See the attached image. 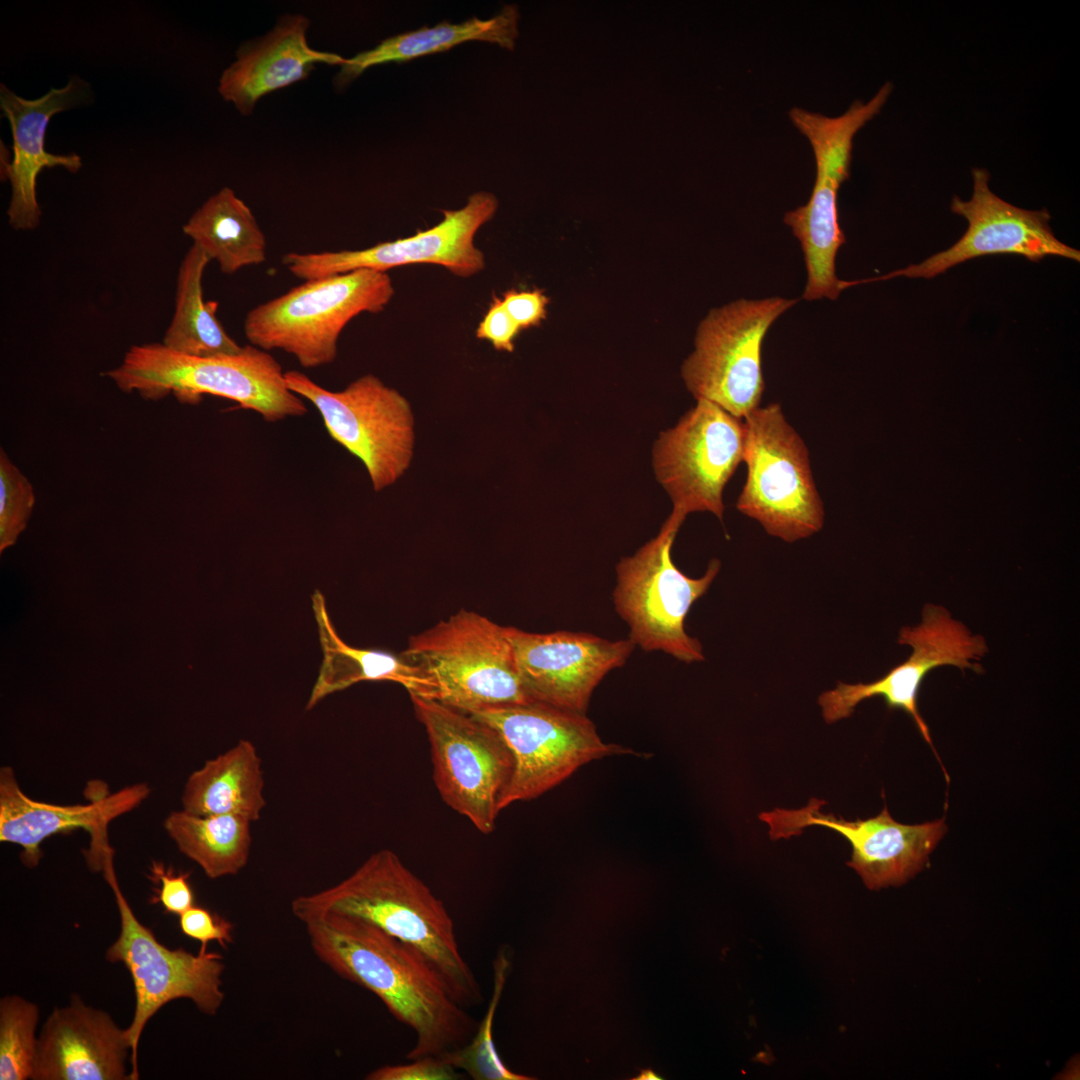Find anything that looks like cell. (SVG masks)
Returning a JSON list of instances; mask_svg holds the SVG:
<instances>
[{
	"label": "cell",
	"mask_w": 1080,
	"mask_h": 1080,
	"mask_svg": "<svg viewBox=\"0 0 1080 1080\" xmlns=\"http://www.w3.org/2000/svg\"><path fill=\"white\" fill-rule=\"evenodd\" d=\"M315 955L340 977L374 993L415 1034L406 1058L442 1056L466 1045L477 1021L416 950L361 919L326 915L305 924Z\"/></svg>",
	"instance_id": "obj_1"
},
{
	"label": "cell",
	"mask_w": 1080,
	"mask_h": 1080,
	"mask_svg": "<svg viewBox=\"0 0 1080 1080\" xmlns=\"http://www.w3.org/2000/svg\"><path fill=\"white\" fill-rule=\"evenodd\" d=\"M291 910L303 924L326 915L368 922L421 954L458 1004L484 1002L445 905L392 850H378L335 885L293 899Z\"/></svg>",
	"instance_id": "obj_2"
},
{
	"label": "cell",
	"mask_w": 1080,
	"mask_h": 1080,
	"mask_svg": "<svg viewBox=\"0 0 1080 1080\" xmlns=\"http://www.w3.org/2000/svg\"><path fill=\"white\" fill-rule=\"evenodd\" d=\"M284 374L269 352L251 344L237 354L198 357L162 343L132 346L122 363L106 373L122 391H136L146 399L158 400L172 392L189 401L210 394L253 410L270 423L307 412Z\"/></svg>",
	"instance_id": "obj_3"
},
{
	"label": "cell",
	"mask_w": 1080,
	"mask_h": 1080,
	"mask_svg": "<svg viewBox=\"0 0 1080 1080\" xmlns=\"http://www.w3.org/2000/svg\"><path fill=\"white\" fill-rule=\"evenodd\" d=\"M395 293L387 272L358 269L304 280L280 296L252 308L244 335L267 352L282 350L304 368L332 363L346 325L361 313L384 310Z\"/></svg>",
	"instance_id": "obj_4"
},
{
	"label": "cell",
	"mask_w": 1080,
	"mask_h": 1080,
	"mask_svg": "<svg viewBox=\"0 0 1080 1080\" xmlns=\"http://www.w3.org/2000/svg\"><path fill=\"white\" fill-rule=\"evenodd\" d=\"M401 656L433 687V699L471 713L533 701L518 675L507 627L461 609L410 638Z\"/></svg>",
	"instance_id": "obj_5"
},
{
	"label": "cell",
	"mask_w": 1080,
	"mask_h": 1080,
	"mask_svg": "<svg viewBox=\"0 0 1080 1080\" xmlns=\"http://www.w3.org/2000/svg\"><path fill=\"white\" fill-rule=\"evenodd\" d=\"M684 520L672 511L654 538L618 562L613 603L635 646L692 663L703 661L704 654L699 640L686 632L685 619L711 586L721 563L712 559L699 578L677 568L671 548Z\"/></svg>",
	"instance_id": "obj_6"
},
{
	"label": "cell",
	"mask_w": 1080,
	"mask_h": 1080,
	"mask_svg": "<svg viewBox=\"0 0 1080 1080\" xmlns=\"http://www.w3.org/2000/svg\"><path fill=\"white\" fill-rule=\"evenodd\" d=\"M747 476L736 507L765 531L792 543L824 523V507L803 439L778 403L758 407L744 419Z\"/></svg>",
	"instance_id": "obj_7"
},
{
	"label": "cell",
	"mask_w": 1080,
	"mask_h": 1080,
	"mask_svg": "<svg viewBox=\"0 0 1080 1080\" xmlns=\"http://www.w3.org/2000/svg\"><path fill=\"white\" fill-rule=\"evenodd\" d=\"M113 854L105 856L101 871L115 896L120 933L105 956L111 963H123L132 978L136 1001L126 1032L131 1047L130 1080H137L138 1044L151 1017L162 1006L181 998L191 1000L202 1013L214 1015L224 1000L222 974L225 965L219 953L199 951L192 954L183 948L170 949L160 943L152 930L137 919L122 894Z\"/></svg>",
	"instance_id": "obj_8"
},
{
	"label": "cell",
	"mask_w": 1080,
	"mask_h": 1080,
	"mask_svg": "<svg viewBox=\"0 0 1080 1080\" xmlns=\"http://www.w3.org/2000/svg\"><path fill=\"white\" fill-rule=\"evenodd\" d=\"M431 749L443 801L483 834L491 833L512 777V753L489 724L439 700L410 695Z\"/></svg>",
	"instance_id": "obj_9"
},
{
	"label": "cell",
	"mask_w": 1080,
	"mask_h": 1080,
	"mask_svg": "<svg viewBox=\"0 0 1080 1080\" xmlns=\"http://www.w3.org/2000/svg\"><path fill=\"white\" fill-rule=\"evenodd\" d=\"M288 388L318 410L330 437L365 466L375 491L394 484L409 468L414 416L408 400L367 374L330 391L296 370L286 371Z\"/></svg>",
	"instance_id": "obj_10"
},
{
	"label": "cell",
	"mask_w": 1080,
	"mask_h": 1080,
	"mask_svg": "<svg viewBox=\"0 0 1080 1080\" xmlns=\"http://www.w3.org/2000/svg\"><path fill=\"white\" fill-rule=\"evenodd\" d=\"M470 714L493 727L513 756V773L501 810L544 794L590 761L637 754L603 742L585 714L543 702L490 707Z\"/></svg>",
	"instance_id": "obj_11"
},
{
	"label": "cell",
	"mask_w": 1080,
	"mask_h": 1080,
	"mask_svg": "<svg viewBox=\"0 0 1080 1080\" xmlns=\"http://www.w3.org/2000/svg\"><path fill=\"white\" fill-rule=\"evenodd\" d=\"M797 302L771 297L713 309L699 324L695 349L681 374L697 399L745 419L760 406L765 383L761 351L774 321Z\"/></svg>",
	"instance_id": "obj_12"
},
{
	"label": "cell",
	"mask_w": 1080,
	"mask_h": 1080,
	"mask_svg": "<svg viewBox=\"0 0 1080 1080\" xmlns=\"http://www.w3.org/2000/svg\"><path fill=\"white\" fill-rule=\"evenodd\" d=\"M744 449V420L697 400L653 448L656 478L672 500V511L685 519L693 512H710L722 520L723 491Z\"/></svg>",
	"instance_id": "obj_13"
},
{
	"label": "cell",
	"mask_w": 1080,
	"mask_h": 1080,
	"mask_svg": "<svg viewBox=\"0 0 1080 1080\" xmlns=\"http://www.w3.org/2000/svg\"><path fill=\"white\" fill-rule=\"evenodd\" d=\"M898 642L912 648L907 660L870 683L838 682L836 688L819 696L818 704L824 720L834 723L850 717L863 700L881 697L889 708L906 712L933 748L928 726L918 709L922 682L932 670L941 666L981 673L983 669L978 662L988 647L982 636L973 635L963 623L953 619L948 610L933 604L923 608L920 624L901 629Z\"/></svg>",
	"instance_id": "obj_14"
},
{
	"label": "cell",
	"mask_w": 1080,
	"mask_h": 1080,
	"mask_svg": "<svg viewBox=\"0 0 1080 1080\" xmlns=\"http://www.w3.org/2000/svg\"><path fill=\"white\" fill-rule=\"evenodd\" d=\"M497 208L495 195L477 192L469 196L464 207L445 210L441 222L412 236L361 250L289 252L282 263L302 280L358 269L387 272L411 264L440 265L456 276L470 277L485 267L484 254L474 243L475 235L493 218Z\"/></svg>",
	"instance_id": "obj_15"
},
{
	"label": "cell",
	"mask_w": 1080,
	"mask_h": 1080,
	"mask_svg": "<svg viewBox=\"0 0 1080 1080\" xmlns=\"http://www.w3.org/2000/svg\"><path fill=\"white\" fill-rule=\"evenodd\" d=\"M826 802L812 798L800 809H774L759 814L771 839L800 835L809 826H822L844 836L852 847L847 863L870 890L906 883L927 864L929 855L947 831L945 819L922 824L895 821L885 805L879 815L848 821L823 813Z\"/></svg>",
	"instance_id": "obj_16"
},
{
	"label": "cell",
	"mask_w": 1080,
	"mask_h": 1080,
	"mask_svg": "<svg viewBox=\"0 0 1080 1080\" xmlns=\"http://www.w3.org/2000/svg\"><path fill=\"white\" fill-rule=\"evenodd\" d=\"M973 194L964 201L954 196L951 211L968 222L962 237L945 251L919 264L889 274L862 280V283L904 276L933 278L951 267L985 255L1014 254L1037 262L1046 256H1059L1079 262L1080 252L1056 238L1046 209L1032 211L1014 206L994 194L989 187V172L972 171Z\"/></svg>",
	"instance_id": "obj_17"
},
{
	"label": "cell",
	"mask_w": 1080,
	"mask_h": 1080,
	"mask_svg": "<svg viewBox=\"0 0 1080 1080\" xmlns=\"http://www.w3.org/2000/svg\"><path fill=\"white\" fill-rule=\"evenodd\" d=\"M515 666L533 701L586 713L593 691L635 649L630 639L586 632L531 633L507 627Z\"/></svg>",
	"instance_id": "obj_18"
},
{
	"label": "cell",
	"mask_w": 1080,
	"mask_h": 1080,
	"mask_svg": "<svg viewBox=\"0 0 1080 1080\" xmlns=\"http://www.w3.org/2000/svg\"><path fill=\"white\" fill-rule=\"evenodd\" d=\"M150 794L147 784H135L107 794L89 804L55 805L35 801L20 788L10 767L0 770V841L20 846L21 861L28 868L38 865L41 843L48 837L73 829L91 834L85 852L89 867L101 870L107 849L109 823L141 804Z\"/></svg>",
	"instance_id": "obj_19"
},
{
	"label": "cell",
	"mask_w": 1080,
	"mask_h": 1080,
	"mask_svg": "<svg viewBox=\"0 0 1080 1080\" xmlns=\"http://www.w3.org/2000/svg\"><path fill=\"white\" fill-rule=\"evenodd\" d=\"M88 94L87 84L72 77L62 88H52L45 95L28 100L18 96L3 83L0 85V108L8 119L13 137L11 162L4 161L1 170L11 185L7 210L10 225L17 230H31L40 222L41 210L37 201V177L44 168L63 167L77 172L82 161L79 155H57L46 151L45 135L53 115L82 102Z\"/></svg>",
	"instance_id": "obj_20"
},
{
	"label": "cell",
	"mask_w": 1080,
	"mask_h": 1080,
	"mask_svg": "<svg viewBox=\"0 0 1080 1080\" xmlns=\"http://www.w3.org/2000/svg\"><path fill=\"white\" fill-rule=\"evenodd\" d=\"M126 1029L74 996L55 1008L38 1036L33 1080H127Z\"/></svg>",
	"instance_id": "obj_21"
},
{
	"label": "cell",
	"mask_w": 1080,
	"mask_h": 1080,
	"mask_svg": "<svg viewBox=\"0 0 1080 1080\" xmlns=\"http://www.w3.org/2000/svg\"><path fill=\"white\" fill-rule=\"evenodd\" d=\"M309 25L302 14H286L265 35L243 43L220 76V96L246 116L262 97L304 80L316 65L340 67L344 57L309 45Z\"/></svg>",
	"instance_id": "obj_22"
},
{
	"label": "cell",
	"mask_w": 1080,
	"mask_h": 1080,
	"mask_svg": "<svg viewBox=\"0 0 1080 1080\" xmlns=\"http://www.w3.org/2000/svg\"><path fill=\"white\" fill-rule=\"evenodd\" d=\"M182 809L194 815L233 814L251 822L266 806L262 760L255 746L240 740L207 760L185 783Z\"/></svg>",
	"instance_id": "obj_23"
},
{
	"label": "cell",
	"mask_w": 1080,
	"mask_h": 1080,
	"mask_svg": "<svg viewBox=\"0 0 1080 1080\" xmlns=\"http://www.w3.org/2000/svg\"><path fill=\"white\" fill-rule=\"evenodd\" d=\"M517 21L516 7L507 5L489 19L472 18L456 24L443 21L433 27L388 37L372 49L345 58L334 84L342 88L373 66L410 61L468 41H486L512 49L518 34Z\"/></svg>",
	"instance_id": "obj_24"
},
{
	"label": "cell",
	"mask_w": 1080,
	"mask_h": 1080,
	"mask_svg": "<svg viewBox=\"0 0 1080 1080\" xmlns=\"http://www.w3.org/2000/svg\"><path fill=\"white\" fill-rule=\"evenodd\" d=\"M836 170L816 168V178L809 201L784 216L804 253L807 283L803 299L835 300L844 289L837 278L835 260L845 236L838 222L837 196L842 183L849 178Z\"/></svg>",
	"instance_id": "obj_25"
},
{
	"label": "cell",
	"mask_w": 1080,
	"mask_h": 1080,
	"mask_svg": "<svg viewBox=\"0 0 1080 1080\" xmlns=\"http://www.w3.org/2000/svg\"><path fill=\"white\" fill-rule=\"evenodd\" d=\"M319 623L324 661L313 687L307 709L322 698L361 681H393L404 686L410 695L433 698V687L424 673L402 656L376 649L346 645L338 638L328 619L320 592L313 595Z\"/></svg>",
	"instance_id": "obj_26"
},
{
	"label": "cell",
	"mask_w": 1080,
	"mask_h": 1080,
	"mask_svg": "<svg viewBox=\"0 0 1080 1080\" xmlns=\"http://www.w3.org/2000/svg\"><path fill=\"white\" fill-rule=\"evenodd\" d=\"M182 229L225 274L266 260L263 231L251 209L229 187L209 197Z\"/></svg>",
	"instance_id": "obj_27"
},
{
	"label": "cell",
	"mask_w": 1080,
	"mask_h": 1080,
	"mask_svg": "<svg viewBox=\"0 0 1080 1080\" xmlns=\"http://www.w3.org/2000/svg\"><path fill=\"white\" fill-rule=\"evenodd\" d=\"M209 262L195 245L185 254L178 270L175 310L162 344L198 357L237 354L243 346L227 334L218 320V304L203 297L202 279Z\"/></svg>",
	"instance_id": "obj_28"
},
{
	"label": "cell",
	"mask_w": 1080,
	"mask_h": 1080,
	"mask_svg": "<svg viewBox=\"0 0 1080 1080\" xmlns=\"http://www.w3.org/2000/svg\"><path fill=\"white\" fill-rule=\"evenodd\" d=\"M251 823L239 815H194L182 809L166 817L164 829L182 854L217 879L236 875L247 865Z\"/></svg>",
	"instance_id": "obj_29"
},
{
	"label": "cell",
	"mask_w": 1080,
	"mask_h": 1080,
	"mask_svg": "<svg viewBox=\"0 0 1080 1080\" xmlns=\"http://www.w3.org/2000/svg\"><path fill=\"white\" fill-rule=\"evenodd\" d=\"M505 948H500L493 960V988L488 1008L471 1040L464 1046L443 1054L446 1062L463 1070L474 1080H533L534 1077L511 1071L499 1056L493 1039L496 1010L510 971Z\"/></svg>",
	"instance_id": "obj_30"
},
{
	"label": "cell",
	"mask_w": 1080,
	"mask_h": 1080,
	"mask_svg": "<svg viewBox=\"0 0 1080 1080\" xmlns=\"http://www.w3.org/2000/svg\"><path fill=\"white\" fill-rule=\"evenodd\" d=\"M37 1004L17 995L0 1000V1079H32L37 1051Z\"/></svg>",
	"instance_id": "obj_31"
},
{
	"label": "cell",
	"mask_w": 1080,
	"mask_h": 1080,
	"mask_svg": "<svg viewBox=\"0 0 1080 1080\" xmlns=\"http://www.w3.org/2000/svg\"><path fill=\"white\" fill-rule=\"evenodd\" d=\"M35 504L33 487L0 450V550L13 545L26 528Z\"/></svg>",
	"instance_id": "obj_32"
},
{
	"label": "cell",
	"mask_w": 1080,
	"mask_h": 1080,
	"mask_svg": "<svg viewBox=\"0 0 1080 1080\" xmlns=\"http://www.w3.org/2000/svg\"><path fill=\"white\" fill-rule=\"evenodd\" d=\"M189 878V872L175 873L172 867L166 868L162 863L153 861L149 879L159 884V887L154 888L150 903L161 904L166 913L180 916L194 906V893Z\"/></svg>",
	"instance_id": "obj_33"
},
{
	"label": "cell",
	"mask_w": 1080,
	"mask_h": 1080,
	"mask_svg": "<svg viewBox=\"0 0 1080 1080\" xmlns=\"http://www.w3.org/2000/svg\"><path fill=\"white\" fill-rule=\"evenodd\" d=\"M181 932L201 943L200 952H206L208 942L216 941L223 948L233 941V925L227 919L200 906H192L179 916Z\"/></svg>",
	"instance_id": "obj_34"
},
{
	"label": "cell",
	"mask_w": 1080,
	"mask_h": 1080,
	"mask_svg": "<svg viewBox=\"0 0 1080 1080\" xmlns=\"http://www.w3.org/2000/svg\"><path fill=\"white\" fill-rule=\"evenodd\" d=\"M399 1065H386L371 1071L367 1080H457L461 1073L440 1056H426Z\"/></svg>",
	"instance_id": "obj_35"
},
{
	"label": "cell",
	"mask_w": 1080,
	"mask_h": 1080,
	"mask_svg": "<svg viewBox=\"0 0 1080 1080\" xmlns=\"http://www.w3.org/2000/svg\"><path fill=\"white\" fill-rule=\"evenodd\" d=\"M521 328L513 320L498 296L492 302L476 329V337L490 342L494 349L513 352L514 342Z\"/></svg>",
	"instance_id": "obj_36"
},
{
	"label": "cell",
	"mask_w": 1080,
	"mask_h": 1080,
	"mask_svg": "<svg viewBox=\"0 0 1080 1080\" xmlns=\"http://www.w3.org/2000/svg\"><path fill=\"white\" fill-rule=\"evenodd\" d=\"M502 304L522 329L536 326L546 317L548 297L538 289L532 291H506L502 297Z\"/></svg>",
	"instance_id": "obj_37"
},
{
	"label": "cell",
	"mask_w": 1080,
	"mask_h": 1080,
	"mask_svg": "<svg viewBox=\"0 0 1080 1080\" xmlns=\"http://www.w3.org/2000/svg\"><path fill=\"white\" fill-rule=\"evenodd\" d=\"M661 1079L662 1078L659 1077L651 1069L642 1070L641 1073L638 1075V1077L633 1078V1080H661Z\"/></svg>",
	"instance_id": "obj_38"
}]
</instances>
